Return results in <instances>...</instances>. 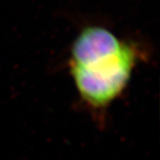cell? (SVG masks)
Here are the masks:
<instances>
[{"instance_id":"cell-2","label":"cell","mask_w":160,"mask_h":160,"mask_svg":"<svg viewBox=\"0 0 160 160\" xmlns=\"http://www.w3.org/2000/svg\"><path fill=\"white\" fill-rule=\"evenodd\" d=\"M125 42L105 28L100 26L87 27L74 40L70 48L68 64H86L118 51Z\"/></svg>"},{"instance_id":"cell-1","label":"cell","mask_w":160,"mask_h":160,"mask_svg":"<svg viewBox=\"0 0 160 160\" xmlns=\"http://www.w3.org/2000/svg\"><path fill=\"white\" fill-rule=\"evenodd\" d=\"M144 52L126 41L118 51L90 62L68 64L81 104L95 120L105 126L108 110L128 86L133 70L144 61Z\"/></svg>"}]
</instances>
